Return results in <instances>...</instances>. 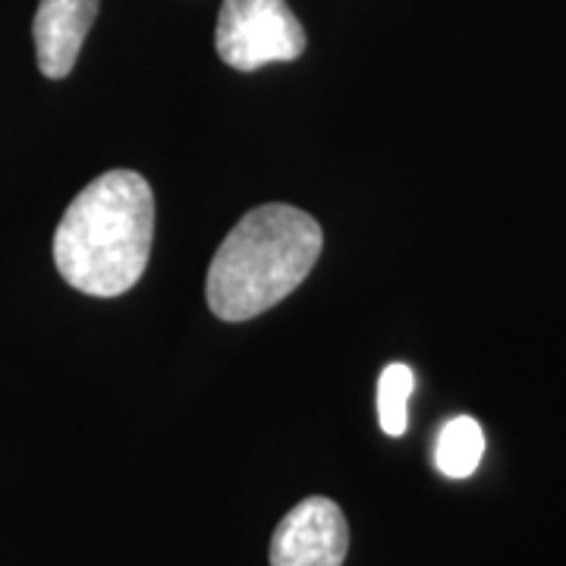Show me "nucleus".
<instances>
[{
  "label": "nucleus",
  "instance_id": "nucleus-1",
  "mask_svg": "<svg viewBox=\"0 0 566 566\" xmlns=\"http://www.w3.org/2000/svg\"><path fill=\"white\" fill-rule=\"evenodd\" d=\"M155 240V192L136 170H107L63 211L54 264L73 290L120 296L145 274Z\"/></svg>",
  "mask_w": 566,
  "mask_h": 566
},
{
  "label": "nucleus",
  "instance_id": "nucleus-2",
  "mask_svg": "<svg viewBox=\"0 0 566 566\" xmlns=\"http://www.w3.org/2000/svg\"><path fill=\"white\" fill-rule=\"evenodd\" d=\"M322 245V227L300 208H252L211 259L205 283L211 312L221 322L259 318L312 274Z\"/></svg>",
  "mask_w": 566,
  "mask_h": 566
},
{
  "label": "nucleus",
  "instance_id": "nucleus-3",
  "mask_svg": "<svg viewBox=\"0 0 566 566\" xmlns=\"http://www.w3.org/2000/svg\"><path fill=\"white\" fill-rule=\"evenodd\" d=\"M214 48L227 66L255 73L290 63L305 51V29L286 0H223Z\"/></svg>",
  "mask_w": 566,
  "mask_h": 566
},
{
  "label": "nucleus",
  "instance_id": "nucleus-4",
  "mask_svg": "<svg viewBox=\"0 0 566 566\" xmlns=\"http://www.w3.org/2000/svg\"><path fill=\"white\" fill-rule=\"evenodd\" d=\"M349 526L331 497H305L271 538V566H344Z\"/></svg>",
  "mask_w": 566,
  "mask_h": 566
},
{
  "label": "nucleus",
  "instance_id": "nucleus-5",
  "mask_svg": "<svg viewBox=\"0 0 566 566\" xmlns=\"http://www.w3.org/2000/svg\"><path fill=\"white\" fill-rule=\"evenodd\" d=\"M102 0H39L32 39L39 70L48 80H66L80 61Z\"/></svg>",
  "mask_w": 566,
  "mask_h": 566
},
{
  "label": "nucleus",
  "instance_id": "nucleus-6",
  "mask_svg": "<svg viewBox=\"0 0 566 566\" xmlns=\"http://www.w3.org/2000/svg\"><path fill=\"white\" fill-rule=\"evenodd\" d=\"M485 457V431L472 416H457L441 428L434 465L447 479H469Z\"/></svg>",
  "mask_w": 566,
  "mask_h": 566
},
{
  "label": "nucleus",
  "instance_id": "nucleus-7",
  "mask_svg": "<svg viewBox=\"0 0 566 566\" xmlns=\"http://www.w3.org/2000/svg\"><path fill=\"white\" fill-rule=\"evenodd\" d=\"M416 390V375L403 363H390L378 378V422L390 438H403L409 424V397Z\"/></svg>",
  "mask_w": 566,
  "mask_h": 566
}]
</instances>
